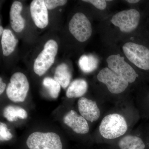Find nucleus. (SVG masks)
I'll return each instance as SVG.
<instances>
[{"label":"nucleus","instance_id":"obj_1","mask_svg":"<svg viewBox=\"0 0 149 149\" xmlns=\"http://www.w3.org/2000/svg\"><path fill=\"white\" fill-rule=\"evenodd\" d=\"M123 53L141 71L149 73V31L144 30L139 42L128 41L122 46Z\"/></svg>","mask_w":149,"mask_h":149},{"label":"nucleus","instance_id":"obj_2","mask_svg":"<svg viewBox=\"0 0 149 149\" xmlns=\"http://www.w3.org/2000/svg\"><path fill=\"white\" fill-rule=\"evenodd\" d=\"M142 19V14L140 11L130 8L114 14L111 19L110 22L121 33L128 34L138 29Z\"/></svg>","mask_w":149,"mask_h":149},{"label":"nucleus","instance_id":"obj_3","mask_svg":"<svg viewBox=\"0 0 149 149\" xmlns=\"http://www.w3.org/2000/svg\"><path fill=\"white\" fill-rule=\"evenodd\" d=\"M128 130L124 117L118 113L108 115L104 118L99 127L101 135L106 139H113L123 136Z\"/></svg>","mask_w":149,"mask_h":149},{"label":"nucleus","instance_id":"obj_4","mask_svg":"<svg viewBox=\"0 0 149 149\" xmlns=\"http://www.w3.org/2000/svg\"><path fill=\"white\" fill-rule=\"evenodd\" d=\"M29 149H62L58 134L53 132H35L29 135L26 141Z\"/></svg>","mask_w":149,"mask_h":149},{"label":"nucleus","instance_id":"obj_5","mask_svg":"<svg viewBox=\"0 0 149 149\" xmlns=\"http://www.w3.org/2000/svg\"><path fill=\"white\" fill-rule=\"evenodd\" d=\"M106 62L108 68L129 83H134L139 77L133 67L120 54H111L109 56Z\"/></svg>","mask_w":149,"mask_h":149},{"label":"nucleus","instance_id":"obj_6","mask_svg":"<svg viewBox=\"0 0 149 149\" xmlns=\"http://www.w3.org/2000/svg\"><path fill=\"white\" fill-rule=\"evenodd\" d=\"M29 85L27 77L23 73L16 72L13 74L7 88V96L15 103L24 102L29 91Z\"/></svg>","mask_w":149,"mask_h":149},{"label":"nucleus","instance_id":"obj_7","mask_svg":"<svg viewBox=\"0 0 149 149\" xmlns=\"http://www.w3.org/2000/svg\"><path fill=\"white\" fill-rule=\"evenodd\" d=\"M58 49L57 43L54 40H50L46 43L44 49L34 63V70L36 74L41 76L46 73L53 64Z\"/></svg>","mask_w":149,"mask_h":149},{"label":"nucleus","instance_id":"obj_8","mask_svg":"<svg viewBox=\"0 0 149 149\" xmlns=\"http://www.w3.org/2000/svg\"><path fill=\"white\" fill-rule=\"evenodd\" d=\"M68 27L70 32L74 38L81 42H86L92 35L91 22L82 13H77L72 16L70 21Z\"/></svg>","mask_w":149,"mask_h":149},{"label":"nucleus","instance_id":"obj_9","mask_svg":"<svg viewBox=\"0 0 149 149\" xmlns=\"http://www.w3.org/2000/svg\"><path fill=\"white\" fill-rule=\"evenodd\" d=\"M97 80L107 86L112 94H119L125 91L129 83L107 67L100 70Z\"/></svg>","mask_w":149,"mask_h":149},{"label":"nucleus","instance_id":"obj_10","mask_svg":"<svg viewBox=\"0 0 149 149\" xmlns=\"http://www.w3.org/2000/svg\"><path fill=\"white\" fill-rule=\"evenodd\" d=\"M30 13L35 25L43 29L49 23L48 9L44 0H34L30 4Z\"/></svg>","mask_w":149,"mask_h":149},{"label":"nucleus","instance_id":"obj_11","mask_svg":"<svg viewBox=\"0 0 149 149\" xmlns=\"http://www.w3.org/2000/svg\"><path fill=\"white\" fill-rule=\"evenodd\" d=\"M80 115L88 121L93 122L100 116V111L95 101L85 97H81L77 102Z\"/></svg>","mask_w":149,"mask_h":149},{"label":"nucleus","instance_id":"obj_12","mask_svg":"<svg viewBox=\"0 0 149 149\" xmlns=\"http://www.w3.org/2000/svg\"><path fill=\"white\" fill-rule=\"evenodd\" d=\"M63 122L75 133L85 134L89 132V126L87 120L73 110L70 111L64 116Z\"/></svg>","mask_w":149,"mask_h":149},{"label":"nucleus","instance_id":"obj_13","mask_svg":"<svg viewBox=\"0 0 149 149\" xmlns=\"http://www.w3.org/2000/svg\"><path fill=\"white\" fill-rule=\"evenodd\" d=\"M22 10V4L17 1L14 2L11 7L10 12L11 26L17 32H22L25 25V20L20 15Z\"/></svg>","mask_w":149,"mask_h":149},{"label":"nucleus","instance_id":"obj_14","mask_svg":"<svg viewBox=\"0 0 149 149\" xmlns=\"http://www.w3.org/2000/svg\"><path fill=\"white\" fill-rule=\"evenodd\" d=\"M88 89V84L84 79H77L72 81L66 92L68 98L80 97L84 95Z\"/></svg>","mask_w":149,"mask_h":149},{"label":"nucleus","instance_id":"obj_15","mask_svg":"<svg viewBox=\"0 0 149 149\" xmlns=\"http://www.w3.org/2000/svg\"><path fill=\"white\" fill-rule=\"evenodd\" d=\"M72 74L68 66L65 63H62L57 67L54 75V79L63 89L69 85Z\"/></svg>","mask_w":149,"mask_h":149},{"label":"nucleus","instance_id":"obj_16","mask_svg":"<svg viewBox=\"0 0 149 149\" xmlns=\"http://www.w3.org/2000/svg\"><path fill=\"white\" fill-rule=\"evenodd\" d=\"M18 41L9 29H5L2 35L1 45L3 54L7 56L14 51Z\"/></svg>","mask_w":149,"mask_h":149},{"label":"nucleus","instance_id":"obj_17","mask_svg":"<svg viewBox=\"0 0 149 149\" xmlns=\"http://www.w3.org/2000/svg\"><path fill=\"white\" fill-rule=\"evenodd\" d=\"M120 149H145L146 145L140 137L128 135L124 136L118 142Z\"/></svg>","mask_w":149,"mask_h":149},{"label":"nucleus","instance_id":"obj_18","mask_svg":"<svg viewBox=\"0 0 149 149\" xmlns=\"http://www.w3.org/2000/svg\"><path fill=\"white\" fill-rule=\"evenodd\" d=\"M3 116L10 122L16 121L18 118L25 119L28 116L27 111L22 108L13 105H8L5 107Z\"/></svg>","mask_w":149,"mask_h":149},{"label":"nucleus","instance_id":"obj_19","mask_svg":"<svg viewBox=\"0 0 149 149\" xmlns=\"http://www.w3.org/2000/svg\"><path fill=\"white\" fill-rule=\"evenodd\" d=\"M97 59L91 55H83L79 60V65L81 70L86 73L93 72L97 67Z\"/></svg>","mask_w":149,"mask_h":149},{"label":"nucleus","instance_id":"obj_20","mask_svg":"<svg viewBox=\"0 0 149 149\" xmlns=\"http://www.w3.org/2000/svg\"><path fill=\"white\" fill-rule=\"evenodd\" d=\"M43 84L48 90L52 97L56 99L58 97L61 86L54 79L50 77H46L43 80Z\"/></svg>","mask_w":149,"mask_h":149},{"label":"nucleus","instance_id":"obj_21","mask_svg":"<svg viewBox=\"0 0 149 149\" xmlns=\"http://www.w3.org/2000/svg\"><path fill=\"white\" fill-rule=\"evenodd\" d=\"M13 138V135L10 133L5 123H0V140L1 141H8Z\"/></svg>","mask_w":149,"mask_h":149},{"label":"nucleus","instance_id":"obj_22","mask_svg":"<svg viewBox=\"0 0 149 149\" xmlns=\"http://www.w3.org/2000/svg\"><path fill=\"white\" fill-rule=\"evenodd\" d=\"M85 2L90 3L93 5L96 8L100 10H104L107 6V2L109 1L105 0H84L82 1Z\"/></svg>","mask_w":149,"mask_h":149},{"label":"nucleus","instance_id":"obj_23","mask_svg":"<svg viewBox=\"0 0 149 149\" xmlns=\"http://www.w3.org/2000/svg\"><path fill=\"white\" fill-rule=\"evenodd\" d=\"M45 4L47 8L52 10L59 6L64 5L67 2V1L65 0H45Z\"/></svg>","mask_w":149,"mask_h":149},{"label":"nucleus","instance_id":"obj_24","mask_svg":"<svg viewBox=\"0 0 149 149\" xmlns=\"http://www.w3.org/2000/svg\"><path fill=\"white\" fill-rule=\"evenodd\" d=\"M6 88V83L3 82L1 77L0 78V94L1 95L4 91L5 90Z\"/></svg>","mask_w":149,"mask_h":149},{"label":"nucleus","instance_id":"obj_25","mask_svg":"<svg viewBox=\"0 0 149 149\" xmlns=\"http://www.w3.org/2000/svg\"><path fill=\"white\" fill-rule=\"evenodd\" d=\"M125 1L130 4H135L141 2L142 1H139V0H127V1Z\"/></svg>","mask_w":149,"mask_h":149},{"label":"nucleus","instance_id":"obj_26","mask_svg":"<svg viewBox=\"0 0 149 149\" xmlns=\"http://www.w3.org/2000/svg\"><path fill=\"white\" fill-rule=\"evenodd\" d=\"M3 27L2 26H0V35H2L3 32Z\"/></svg>","mask_w":149,"mask_h":149},{"label":"nucleus","instance_id":"obj_27","mask_svg":"<svg viewBox=\"0 0 149 149\" xmlns=\"http://www.w3.org/2000/svg\"><path fill=\"white\" fill-rule=\"evenodd\" d=\"M148 8H147V12H146V14L148 15H149V4H148Z\"/></svg>","mask_w":149,"mask_h":149},{"label":"nucleus","instance_id":"obj_28","mask_svg":"<svg viewBox=\"0 0 149 149\" xmlns=\"http://www.w3.org/2000/svg\"><path fill=\"white\" fill-rule=\"evenodd\" d=\"M148 98L149 100V92L148 94Z\"/></svg>","mask_w":149,"mask_h":149}]
</instances>
